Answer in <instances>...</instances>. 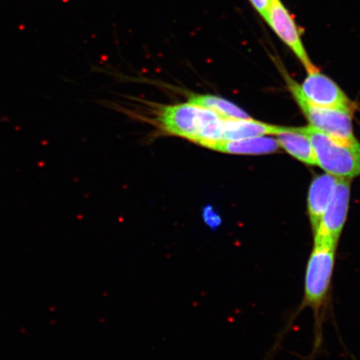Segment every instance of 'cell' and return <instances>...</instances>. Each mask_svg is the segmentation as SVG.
Listing matches in <instances>:
<instances>
[{"label":"cell","instance_id":"obj_8","mask_svg":"<svg viewBox=\"0 0 360 360\" xmlns=\"http://www.w3.org/2000/svg\"><path fill=\"white\" fill-rule=\"evenodd\" d=\"M339 179V177L334 176V175L325 174L318 175L310 184L307 200V211L313 235L317 231L323 215L335 195Z\"/></svg>","mask_w":360,"mask_h":360},{"label":"cell","instance_id":"obj_10","mask_svg":"<svg viewBox=\"0 0 360 360\" xmlns=\"http://www.w3.org/2000/svg\"><path fill=\"white\" fill-rule=\"evenodd\" d=\"M210 150L240 155H264L274 154L280 150L276 139L267 136L224 141L210 143Z\"/></svg>","mask_w":360,"mask_h":360},{"label":"cell","instance_id":"obj_14","mask_svg":"<svg viewBox=\"0 0 360 360\" xmlns=\"http://www.w3.org/2000/svg\"><path fill=\"white\" fill-rule=\"evenodd\" d=\"M258 15L264 19L273 0H248Z\"/></svg>","mask_w":360,"mask_h":360},{"label":"cell","instance_id":"obj_13","mask_svg":"<svg viewBox=\"0 0 360 360\" xmlns=\"http://www.w3.org/2000/svg\"><path fill=\"white\" fill-rule=\"evenodd\" d=\"M202 220H204L206 226L211 231H216L221 225L222 219L217 212L211 207H207L202 211Z\"/></svg>","mask_w":360,"mask_h":360},{"label":"cell","instance_id":"obj_6","mask_svg":"<svg viewBox=\"0 0 360 360\" xmlns=\"http://www.w3.org/2000/svg\"><path fill=\"white\" fill-rule=\"evenodd\" d=\"M351 179L338 180L334 197L314 233V245L338 247L342 231L347 221L350 201Z\"/></svg>","mask_w":360,"mask_h":360},{"label":"cell","instance_id":"obj_7","mask_svg":"<svg viewBox=\"0 0 360 360\" xmlns=\"http://www.w3.org/2000/svg\"><path fill=\"white\" fill-rule=\"evenodd\" d=\"M300 85L306 100L314 105L352 112L356 109L339 85L319 70L308 73Z\"/></svg>","mask_w":360,"mask_h":360},{"label":"cell","instance_id":"obj_1","mask_svg":"<svg viewBox=\"0 0 360 360\" xmlns=\"http://www.w3.org/2000/svg\"><path fill=\"white\" fill-rule=\"evenodd\" d=\"M274 60L285 79L288 89L309 121V126L339 141L348 143L359 142L353 131L354 112L313 105L306 100L300 84L288 73L281 61L276 58Z\"/></svg>","mask_w":360,"mask_h":360},{"label":"cell","instance_id":"obj_5","mask_svg":"<svg viewBox=\"0 0 360 360\" xmlns=\"http://www.w3.org/2000/svg\"><path fill=\"white\" fill-rule=\"evenodd\" d=\"M264 20L298 58L307 73L319 70L306 51L300 27L282 0H273Z\"/></svg>","mask_w":360,"mask_h":360},{"label":"cell","instance_id":"obj_3","mask_svg":"<svg viewBox=\"0 0 360 360\" xmlns=\"http://www.w3.org/2000/svg\"><path fill=\"white\" fill-rule=\"evenodd\" d=\"M336 250L335 246L314 245L306 266L302 307L311 308L316 321L330 295Z\"/></svg>","mask_w":360,"mask_h":360},{"label":"cell","instance_id":"obj_12","mask_svg":"<svg viewBox=\"0 0 360 360\" xmlns=\"http://www.w3.org/2000/svg\"><path fill=\"white\" fill-rule=\"evenodd\" d=\"M188 102L206 108L225 119H250V116L235 105L221 97L210 94H193L188 98Z\"/></svg>","mask_w":360,"mask_h":360},{"label":"cell","instance_id":"obj_2","mask_svg":"<svg viewBox=\"0 0 360 360\" xmlns=\"http://www.w3.org/2000/svg\"><path fill=\"white\" fill-rule=\"evenodd\" d=\"M311 141L317 165L328 174L344 179L360 176V143L337 141L319 130L304 127Z\"/></svg>","mask_w":360,"mask_h":360},{"label":"cell","instance_id":"obj_9","mask_svg":"<svg viewBox=\"0 0 360 360\" xmlns=\"http://www.w3.org/2000/svg\"><path fill=\"white\" fill-rule=\"evenodd\" d=\"M276 136L280 147L295 159L309 166H318L314 148L304 127L278 126Z\"/></svg>","mask_w":360,"mask_h":360},{"label":"cell","instance_id":"obj_4","mask_svg":"<svg viewBox=\"0 0 360 360\" xmlns=\"http://www.w3.org/2000/svg\"><path fill=\"white\" fill-rule=\"evenodd\" d=\"M214 112L191 102L162 108L157 122L166 133L197 143Z\"/></svg>","mask_w":360,"mask_h":360},{"label":"cell","instance_id":"obj_11","mask_svg":"<svg viewBox=\"0 0 360 360\" xmlns=\"http://www.w3.org/2000/svg\"><path fill=\"white\" fill-rule=\"evenodd\" d=\"M278 126L261 122L253 119H225L223 141H238V139L274 135Z\"/></svg>","mask_w":360,"mask_h":360}]
</instances>
